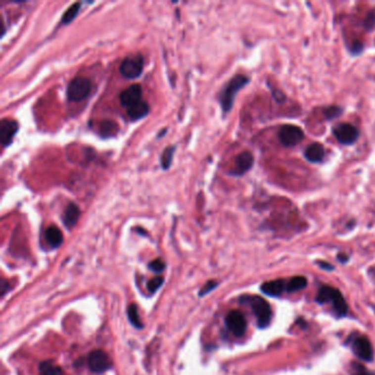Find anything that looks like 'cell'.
<instances>
[{
    "label": "cell",
    "mask_w": 375,
    "mask_h": 375,
    "mask_svg": "<svg viewBox=\"0 0 375 375\" xmlns=\"http://www.w3.org/2000/svg\"><path fill=\"white\" fill-rule=\"evenodd\" d=\"M249 83L250 78L242 75V74H236V75L230 78V81L226 84L219 95V101L224 113L229 112L233 109L236 94L242 90L245 85H248Z\"/></svg>",
    "instance_id": "6da1fadb"
},
{
    "label": "cell",
    "mask_w": 375,
    "mask_h": 375,
    "mask_svg": "<svg viewBox=\"0 0 375 375\" xmlns=\"http://www.w3.org/2000/svg\"><path fill=\"white\" fill-rule=\"evenodd\" d=\"M245 299L248 300L251 308L253 310L259 328L264 329L269 327L273 317L272 308H271L270 304L260 296H251V297H245Z\"/></svg>",
    "instance_id": "7a4b0ae2"
},
{
    "label": "cell",
    "mask_w": 375,
    "mask_h": 375,
    "mask_svg": "<svg viewBox=\"0 0 375 375\" xmlns=\"http://www.w3.org/2000/svg\"><path fill=\"white\" fill-rule=\"evenodd\" d=\"M143 67H144V57H143L142 54L137 53L130 54V55L123 58L119 71L125 78L136 80L142 74Z\"/></svg>",
    "instance_id": "3957f363"
},
{
    "label": "cell",
    "mask_w": 375,
    "mask_h": 375,
    "mask_svg": "<svg viewBox=\"0 0 375 375\" xmlns=\"http://www.w3.org/2000/svg\"><path fill=\"white\" fill-rule=\"evenodd\" d=\"M92 91V82L86 77H75L67 86V98L70 101H82L86 99Z\"/></svg>",
    "instance_id": "277c9868"
},
{
    "label": "cell",
    "mask_w": 375,
    "mask_h": 375,
    "mask_svg": "<svg viewBox=\"0 0 375 375\" xmlns=\"http://www.w3.org/2000/svg\"><path fill=\"white\" fill-rule=\"evenodd\" d=\"M332 133L339 143L344 145H351L359 139L360 132L358 128L351 123L341 122L332 128Z\"/></svg>",
    "instance_id": "5b68a950"
},
{
    "label": "cell",
    "mask_w": 375,
    "mask_h": 375,
    "mask_svg": "<svg viewBox=\"0 0 375 375\" xmlns=\"http://www.w3.org/2000/svg\"><path fill=\"white\" fill-rule=\"evenodd\" d=\"M304 131L294 125H285L279 131V139L285 147H293L299 144L304 139Z\"/></svg>",
    "instance_id": "8992f818"
},
{
    "label": "cell",
    "mask_w": 375,
    "mask_h": 375,
    "mask_svg": "<svg viewBox=\"0 0 375 375\" xmlns=\"http://www.w3.org/2000/svg\"><path fill=\"white\" fill-rule=\"evenodd\" d=\"M351 348L353 353L357 355L359 359L363 360L365 362H372L374 358V352L372 344L367 337L358 335L352 340Z\"/></svg>",
    "instance_id": "52a82bcc"
},
{
    "label": "cell",
    "mask_w": 375,
    "mask_h": 375,
    "mask_svg": "<svg viewBox=\"0 0 375 375\" xmlns=\"http://www.w3.org/2000/svg\"><path fill=\"white\" fill-rule=\"evenodd\" d=\"M88 367L95 373H102L111 367V359L102 350H95L88 355Z\"/></svg>",
    "instance_id": "ba28073f"
},
{
    "label": "cell",
    "mask_w": 375,
    "mask_h": 375,
    "mask_svg": "<svg viewBox=\"0 0 375 375\" xmlns=\"http://www.w3.org/2000/svg\"><path fill=\"white\" fill-rule=\"evenodd\" d=\"M226 325L231 333L235 337H242L246 330V320L244 315L239 310H231L226 316Z\"/></svg>",
    "instance_id": "9c48e42d"
},
{
    "label": "cell",
    "mask_w": 375,
    "mask_h": 375,
    "mask_svg": "<svg viewBox=\"0 0 375 375\" xmlns=\"http://www.w3.org/2000/svg\"><path fill=\"white\" fill-rule=\"evenodd\" d=\"M254 164L253 154L249 151L241 152L234 160V170L230 171V174L234 176H242L246 172H249Z\"/></svg>",
    "instance_id": "30bf717a"
},
{
    "label": "cell",
    "mask_w": 375,
    "mask_h": 375,
    "mask_svg": "<svg viewBox=\"0 0 375 375\" xmlns=\"http://www.w3.org/2000/svg\"><path fill=\"white\" fill-rule=\"evenodd\" d=\"M142 95H143L142 87L139 85V84H133V85L126 88V90L120 94L121 106L128 109V108H130L131 106L136 105V103L143 100Z\"/></svg>",
    "instance_id": "8fae6325"
},
{
    "label": "cell",
    "mask_w": 375,
    "mask_h": 375,
    "mask_svg": "<svg viewBox=\"0 0 375 375\" xmlns=\"http://www.w3.org/2000/svg\"><path fill=\"white\" fill-rule=\"evenodd\" d=\"M19 123L11 119H2L0 122V142L2 147L11 144L14 136L18 132Z\"/></svg>",
    "instance_id": "7c38bea8"
},
{
    "label": "cell",
    "mask_w": 375,
    "mask_h": 375,
    "mask_svg": "<svg viewBox=\"0 0 375 375\" xmlns=\"http://www.w3.org/2000/svg\"><path fill=\"white\" fill-rule=\"evenodd\" d=\"M81 216V210L75 203H70L63 214V223L67 229H72L77 224Z\"/></svg>",
    "instance_id": "4fadbf2b"
},
{
    "label": "cell",
    "mask_w": 375,
    "mask_h": 375,
    "mask_svg": "<svg viewBox=\"0 0 375 375\" xmlns=\"http://www.w3.org/2000/svg\"><path fill=\"white\" fill-rule=\"evenodd\" d=\"M286 289V282L284 280H274L270 282H265L261 285V290L262 293L272 297H278L283 294Z\"/></svg>",
    "instance_id": "5bb4252c"
},
{
    "label": "cell",
    "mask_w": 375,
    "mask_h": 375,
    "mask_svg": "<svg viewBox=\"0 0 375 375\" xmlns=\"http://www.w3.org/2000/svg\"><path fill=\"white\" fill-rule=\"evenodd\" d=\"M326 155V151L323 144L318 142H314L309 144L305 150V157L308 162L312 163H320Z\"/></svg>",
    "instance_id": "9a60e30c"
},
{
    "label": "cell",
    "mask_w": 375,
    "mask_h": 375,
    "mask_svg": "<svg viewBox=\"0 0 375 375\" xmlns=\"http://www.w3.org/2000/svg\"><path fill=\"white\" fill-rule=\"evenodd\" d=\"M128 116L132 121L140 120L150 112V106L145 100H141L127 109Z\"/></svg>",
    "instance_id": "2e32d148"
},
{
    "label": "cell",
    "mask_w": 375,
    "mask_h": 375,
    "mask_svg": "<svg viewBox=\"0 0 375 375\" xmlns=\"http://www.w3.org/2000/svg\"><path fill=\"white\" fill-rule=\"evenodd\" d=\"M46 240L52 248H58L63 242V234L56 226H51L46 230Z\"/></svg>",
    "instance_id": "e0dca14e"
},
{
    "label": "cell",
    "mask_w": 375,
    "mask_h": 375,
    "mask_svg": "<svg viewBox=\"0 0 375 375\" xmlns=\"http://www.w3.org/2000/svg\"><path fill=\"white\" fill-rule=\"evenodd\" d=\"M331 304H332L334 313L337 314L338 317H344V316L348 314L347 302H345V299L340 290L337 289V292H335L333 298L331 300Z\"/></svg>",
    "instance_id": "ac0fdd59"
},
{
    "label": "cell",
    "mask_w": 375,
    "mask_h": 375,
    "mask_svg": "<svg viewBox=\"0 0 375 375\" xmlns=\"http://www.w3.org/2000/svg\"><path fill=\"white\" fill-rule=\"evenodd\" d=\"M335 292H337V289L331 287V286L324 285L318 290L317 296H316V302L319 303V304L331 303V300L333 298Z\"/></svg>",
    "instance_id": "d6986e66"
},
{
    "label": "cell",
    "mask_w": 375,
    "mask_h": 375,
    "mask_svg": "<svg viewBox=\"0 0 375 375\" xmlns=\"http://www.w3.org/2000/svg\"><path fill=\"white\" fill-rule=\"evenodd\" d=\"M307 279L305 276H294L286 283V290L288 293L298 292L300 289H304L307 286Z\"/></svg>",
    "instance_id": "ffe728a7"
},
{
    "label": "cell",
    "mask_w": 375,
    "mask_h": 375,
    "mask_svg": "<svg viewBox=\"0 0 375 375\" xmlns=\"http://www.w3.org/2000/svg\"><path fill=\"white\" fill-rule=\"evenodd\" d=\"M80 8H81V2H74L73 4H71L62 16V23L63 24L71 23L74 19H75L78 12H80Z\"/></svg>",
    "instance_id": "44dd1931"
},
{
    "label": "cell",
    "mask_w": 375,
    "mask_h": 375,
    "mask_svg": "<svg viewBox=\"0 0 375 375\" xmlns=\"http://www.w3.org/2000/svg\"><path fill=\"white\" fill-rule=\"evenodd\" d=\"M117 130H118V125L115 121H111V120L101 121L99 131H100V135L103 138H109V137L115 136Z\"/></svg>",
    "instance_id": "7402d4cb"
},
{
    "label": "cell",
    "mask_w": 375,
    "mask_h": 375,
    "mask_svg": "<svg viewBox=\"0 0 375 375\" xmlns=\"http://www.w3.org/2000/svg\"><path fill=\"white\" fill-rule=\"evenodd\" d=\"M40 373L41 375H62L63 371L53 362L46 361L40 364Z\"/></svg>",
    "instance_id": "603a6c76"
},
{
    "label": "cell",
    "mask_w": 375,
    "mask_h": 375,
    "mask_svg": "<svg viewBox=\"0 0 375 375\" xmlns=\"http://www.w3.org/2000/svg\"><path fill=\"white\" fill-rule=\"evenodd\" d=\"M175 149L176 147L174 145H171V146L165 147V150L163 151L161 155V165L164 170L170 169L172 161H173V155H174V153H175Z\"/></svg>",
    "instance_id": "cb8c5ba5"
},
{
    "label": "cell",
    "mask_w": 375,
    "mask_h": 375,
    "mask_svg": "<svg viewBox=\"0 0 375 375\" xmlns=\"http://www.w3.org/2000/svg\"><path fill=\"white\" fill-rule=\"evenodd\" d=\"M128 317H129L130 323L132 326H135L137 329H141L143 328V325L141 323V319L139 317V313H138V307L137 305L131 304L128 308Z\"/></svg>",
    "instance_id": "d4e9b609"
},
{
    "label": "cell",
    "mask_w": 375,
    "mask_h": 375,
    "mask_svg": "<svg viewBox=\"0 0 375 375\" xmlns=\"http://www.w3.org/2000/svg\"><path fill=\"white\" fill-rule=\"evenodd\" d=\"M363 28L368 32H371L375 29V9L370 10L363 20Z\"/></svg>",
    "instance_id": "484cf974"
},
{
    "label": "cell",
    "mask_w": 375,
    "mask_h": 375,
    "mask_svg": "<svg viewBox=\"0 0 375 375\" xmlns=\"http://www.w3.org/2000/svg\"><path fill=\"white\" fill-rule=\"evenodd\" d=\"M342 113V108L338 106H329L327 108H324V116L327 118L328 120H332L334 118L339 117Z\"/></svg>",
    "instance_id": "4316f807"
},
{
    "label": "cell",
    "mask_w": 375,
    "mask_h": 375,
    "mask_svg": "<svg viewBox=\"0 0 375 375\" xmlns=\"http://www.w3.org/2000/svg\"><path fill=\"white\" fill-rule=\"evenodd\" d=\"M350 372H351L352 375H374L372 372H370L367 368L358 362H351V365H350Z\"/></svg>",
    "instance_id": "83f0119b"
},
{
    "label": "cell",
    "mask_w": 375,
    "mask_h": 375,
    "mask_svg": "<svg viewBox=\"0 0 375 375\" xmlns=\"http://www.w3.org/2000/svg\"><path fill=\"white\" fill-rule=\"evenodd\" d=\"M163 283H164V279L161 278V276H156V278H153L152 280H150V282L147 283V288H149L151 293H155L156 290L161 287Z\"/></svg>",
    "instance_id": "f1b7e54d"
},
{
    "label": "cell",
    "mask_w": 375,
    "mask_h": 375,
    "mask_svg": "<svg viewBox=\"0 0 375 375\" xmlns=\"http://www.w3.org/2000/svg\"><path fill=\"white\" fill-rule=\"evenodd\" d=\"M149 268L151 271H153V272L161 273L165 269V262L162 259H155L149 264Z\"/></svg>",
    "instance_id": "f546056e"
},
{
    "label": "cell",
    "mask_w": 375,
    "mask_h": 375,
    "mask_svg": "<svg viewBox=\"0 0 375 375\" xmlns=\"http://www.w3.org/2000/svg\"><path fill=\"white\" fill-rule=\"evenodd\" d=\"M350 52H351V54H353V55H359V54H361L363 52V44L360 42V41H354L351 46H350Z\"/></svg>",
    "instance_id": "4dcf8cb0"
},
{
    "label": "cell",
    "mask_w": 375,
    "mask_h": 375,
    "mask_svg": "<svg viewBox=\"0 0 375 375\" xmlns=\"http://www.w3.org/2000/svg\"><path fill=\"white\" fill-rule=\"evenodd\" d=\"M217 285H218V282H216V281H210V282H208L205 286H203V288H201V290L199 292V296H204L205 294L209 293L210 290L214 289Z\"/></svg>",
    "instance_id": "1f68e13d"
},
{
    "label": "cell",
    "mask_w": 375,
    "mask_h": 375,
    "mask_svg": "<svg viewBox=\"0 0 375 375\" xmlns=\"http://www.w3.org/2000/svg\"><path fill=\"white\" fill-rule=\"evenodd\" d=\"M317 264L320 266V268H322L323 270H327V271H332L334 268H333V265H331V264H330V263H327V262H324V261H322V262H320V261H319V262H317Z\"/></svg>",
    "instance_id": "d6a6232c"
},
{
    "label": "cell",
    "mask_w": 375,
    "mask_h": 375,
    "mask_svg": "<svg viewBox=\"0 0 375 375\" xmlns=\"http://www.w3.org/2000/svg\"><path fill=\"white\" fill-rule=\"evenodd\" d=\"M338 259L340 260V262L345 263V262H348V261H349V256L347 254L340 253V254H338Z\"/></svg>",
    "instance_id": "836d02e7"
},
{
    "label": "cell",
    "mask_w": 375,
    "mask_h": 375,
    "mask_svg": "<svg viewBox=\"0 0 375 375\" xmlns=\"http://www.w3.org/2000/svg\"><path fill=\"white\" fill-rule=\"evenodd\" d=\"M9 289V284L6 282V281H2V286H1V295L4 296L6 294V290Z\"/></svg>",
    "instance_id": "e575fe53"
}]
</instances>
